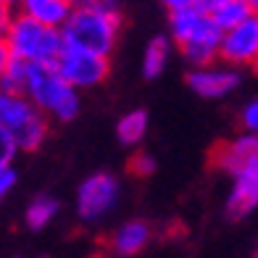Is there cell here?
<instances>
[{
	"mask_svg": "<svg viewBox=\"0 0 258 258\" xmlns=\"http://www.w3.org/2000/svg\"><path fill=\"white\" fill-rule=\"evenodd\" d=\"M124 27V16L116 0L108 3H74L72 16L61 27L66 45H77L92 53L108 55L113 53Z\"/></svg>",
	"mask_w": 258,
	"mask_h": 258,
	"instance_id": "cell-2",
	"label": "cell"
},
{
	"mask_svg": "<svg viewBox=\"0 0 258 258\" xmlns=\"http://www.w3.org/2000/svg\"><path fill=\"white\" fill-rule=\"evenodd\" d=\"M29 61L16 58L11 53H0V85L3 92H27Z\"/></svg>",
	"mask_w": 258,
	"mask_h": 258,
	"instance_id": "cell-14",
	"label": "cell"
},
{
	"mask_svg": "<svg viewBox=\"0 0 258 258\" xmlns=\"http://www.w3.org/2000/svg\"><path fill=\"white\" fill-rule=\"evenodd\" d=\"M255 258H258V255H255Z\"/></svg>",
	"mask_w": 258,
	"mask_h": 258,
	"instance_id": "cell-29",
	"label": "cell"
},
{
	"mask_svg": "<svg viewBox=\"0 0 258 258\" xmlns=\"http://www.w3.org/2000/svg\"><path fill=\"white\" fill-rule=\"evenodd\" d=\"M63 45L66 40L58 27H48L21 11H6L0 53H11L29 63H55Z\"/></svg>",
	"mask_w": 258,
	"mask_h": 258,
	"instance_id": "cell-3",
	"label": "cell"
},
{
	"mask_svg": "<svg viewBox=\"0 0 258 258\" xmlns=\"http://www.w3.org/2000/svg\"><path fill=\"white\" fill-rule=\"evenodd\" d=\"M40 258H50V255H40Z\"/></svg>",
	"mask_w": 258,
	"mask_h": 258,
	"instance_id": "cell-27",
	"label": "cell"
},
{
	"mask_svg": "<svg viewBox=\"0 0 258 258\" xmlns=\"http://www.w3.org/2000/svg\"><path fill=\"white\" fill-rule=\"evenodd\" d=\"M58 208H61V206H58V201H55V198H50V195L32 198L29 206H27V211H24V224H27V229H32V232L45 229V227H48L50 221L55 219Z\"/></svg>",
	"mask_w": 258,
	"mask_h": 258,
	"instance_id": "cell-16",
	"label": "cell"
},
{
	"mask_svg": "<svg viewBox=\"0 0 258 258\" xmlns=\"http://www.w3.org/2000/svg\"><path fill=\"white\" fill-rule=\"evenodd\" d=\"M27 95L55 121H72L79 116V90L66 82L55 63H29Z\"/></svg>",
	"mask_w": 258,
	"mask_h": 258,
	"instance_id": "cell-4",
	"label": "cell"
},
{
	"mask_svg": "<svg viewBox=\"0 0 258 258\" xmlns=\"http://www.w3.org/2000/svg\"><path fill=\"white\" fill-rule=\"evenodd\" d=\"M121 184L108 171H98L77 187V216L82 221H100L119 201Z\"/></svg>",
	"mask_w": 258,
	"mask_h": 258,
	"instance_id": "cell-7",
	"label": "cell"
},
{
	"mask_svg": "<svg viewBox=\"0 0 258 258\" xmlns=\"http://www.w3.org/2000/svg\"><path fill=\"white\" fill-rule=\"evenodd\" d=\"M19 150H21V145L14 137V132H8V129L0 126V163H11Z\"/></svg>",
	"mask_w": 258,
	"mask_h": 258,
	"instance_id": "cell-19",
	"label": "cell"
},
{
	"mask_svg": "<svg viewBox=\"0 0 258 258\" xmlns=\"http://www.w3.org/2000/svg\"><path fill=\"white\" fill-rule=\"evenodd\" d=\"M240 124H242V129H248V132H258V98H253L240 111Z\"/></svg>",
	"mask_w": 258,
	"mask_h": 258,
	"instance_id": "cell-20",
	"label": "cell"
},
{
	"mask_svg": "<svg viewBox=\"0 0 258 258\" xmlns=\"http://www.w3.org/2000/svg\"><path fill=\"white\" fill-rule=\"evenodd\" d=\"M145 135H148V113L140 108L124 113L119 119V124H116V137L126 148H137L145 140Z\"/></svg>",
	"mask_w": 258,
	"mask_h": 258,
	"instance_id": "cell-15",
	"label": "cell"
},
{
	"mask_svg": "<svg viewBox=\"0 0 258 258\" xmlns=\"http://www.w3.org/2000/svg\"><path fill=\"white\" fill-rule=\"evenodd\" d=\"M187 87H190L198 98L221 100L240 87V72H237V66H229L224 61L192 66L190 74H187Z\"/></svg>",
	"mask_w": 258,
	"mask_h": 258,
	"instance_id": "cell-8",
	"label": "cell"
},
{
	"mask_svg": "<svg viewBox=\"0 0 258 258\" xmlns=\"http://www.w3.org/2000/svg\"><path fill=\"white\" fill-rule=\"evenodd\" d=\"M169 11H177V8H190V6H203V0H161Z\"/></svg>",
	"mask_w": 258,
	"mask_h": 258,
	"instance_id": "cell-22",
	"label": "cell"
},
{
	"mask_svg": "<svg viewBox=\"0 0 258 258\" xmlns=\"http://www.w3.org/2000/svg\"><path fill=\"white\" fill-rule=\"evenodd\" d=\"M126 169H129V174L145 179V177H150V174L156 171V158L150 153H145V150H137V153H132V158L126 161Z\"/></svg>",
	"mask_w": 258,
	"mask_h": 258,
	"instance_id": "cell-18",
	"label": "cell"
},
{
	"mask_svg": "<svg viewBox=\"0 0 258 258\" xmlns=\"http://www.w3.org/2000/svg\"><path fill=\"white\" fill-rule=\"evenodd\" d=\"M171 34L169 37H153L148 45H145V53H143V66H140V72H143L145 79H156L166 72L169 66V58H171Z\"/></svg>",
	"mask_w": 258,
	"mask_h": 258,
	"instance_id": "cell-13",
	"label": "cell"
},
{
	"mask_svg": "<svg viewBox=\"0 0 258 258\" xmlns=\"http://www.w3.org/2000/svg\"><path fill=\"white\" fill-rule=\"evenodd\" d=\"M72 8L74 3H69V0H19V6L14 11H21V14L42 21V24L61 29L66 24V19L72 16Z\"/></svg>",
	"mask_w": 258,
	"mask_h": 258,
	"instance_id": "cell-12",
	"label": "cell"
},
{
	"mask_svg": "<svg viewBox=\"0 0 258 258\" xmlns=\"http://www.w3.org/2000/svg\"><path fill=\"white\" fill-rule=\"evenodd\" d=\"M208 14H211V19H214L221 29L227 32V29L237 27L240 21L248 19L253 14V8L248 6V0H221V3L208 8Z\"/></svg>",
	"mask_w": 258,
	"mask_h": 258,
	"instance_id": "cell-17",
	"label": "cell"
},
{
	"mask_svg": "<svg viewBox=\"0 0 258 258\" xmlns=\"http://www.w3.org/2000/svg\"><path fill=\"white\" fill-rule=\"evenodd\" d=\"M216 3H221V0H203V6H206V8H211V6H216Z\"/></svg>",
	"mask_w": 258,
	"mask_h": 258,
	"instance_id": "cell-25",
	"label": "cell"
},
{
	"mask_svg": "<svg viewBox=\"0 0 258 258\" xmlns=\"http://www.w3.org/2000/svg\"><path fill=\"white\" fill-rule=\"evenodd\" d=\"M0 126L14 132L21 150H37L48 140V113L27 92L0 95Z\"/></svg>",
	"mask_w": 258,
	"mask_h": 258,
	"instance_id": "cell-5",
	"label": "cell"
},
{
	"mask_svg": "<svg viewBox=\"0 0 258 258\" xmlns=\"http://www.w3.org/2000/svg\"><path fill=\"white\" fill-rule=\"evenodd\" d=\"M74 3H108V0H74Z\"/></svg>",
	"mask_w": 258,
	"mask_h": 258,
	"instance_id": "cell-24",
	"label": "cell"
},
{
	"mask_svg": "<svg viewBox=\"0 0 258 258\" xmlns=\"http://www.w3.org/2000/svg\"><path fill=\"white\" fill-rule=\"evenodd\" d=\"M221 61L229 66H258V14L232 27L221 37Z\"/></svg>",
	"mask_w": 258,
	"mask_h": 258,
	"instance_id": "cell-9",
	"label": "cell"
},
{
	"mask_svg": "<svg viewBox=\"0 0 258 258\" xmlns=\"http://www.w3.org/2000/svg\"><path fill=\"white\" fill-rule=\"evenodd\" d=\"M55 66H58V72L63 74V79L72 82L77 90L98 87L111 74L108 55L77 48V45H63V50H61V55H58Z\"/></svg>",
	"mask_w": 258,
	"mask_h": 258,
	"instance_id": "cell-6",
	"label": "cell"
},
{
	"mask_svg": "<svg viewBox=\"0 0 258 258\" xmlns=\"http://www.w3.org/2000/svg\"><path fill=\"white\" fill-rule=\"evenodd\" d=\"M69 3H74V0H69Z\"/></svg>",
	"mask_w": 258,
	"mask_h": 258,
	"instance_id": "cell-28",
	"label": "cell"
},
{
	"mask_svg": "<svg viewBox=\"0 0 258 258\" xmlns=\"http://www.w3.org/2000/svg\"><path fill=\"white\" fill-rule=\"evenodd\" d=\"M150 237H153L150 224H145L143 219H132V221H124V224L116 227V232L108 240V248H111V253L121 255V258H132L148 248Z\"/></svg>",
	"mask_w": 258,
	"mask_h": 258,
	"instance_id": "cell-11",
	"label": "cell"
},
{
	"mask_svg": "<svg viewBox=\"0 0 258 258\" xmlns=\"http://www.w3.org/2000/svg\"><path fill=\"white\" fill-rule=\"evenodd\" d=\"M16 182H19L16 169L11 163H0V195H8L16 187Z\"/></svg>",
	"mask_w": 258,
	"mask_h": 258,
	"instance_id": "cell-21",
	"label": "cell"
},
{
	"mask_svg": "<svg viewBox=\"0 0 258 258\" xmlns=\"http://www.w3.org/2000/svg\"><path fill=\"white\" fill-rule=\"evenodd\" d=\"M248 6H250V8L255 11V14H258V0H248Z\"/></svg>",
	"mask_w": 258,
	"mask_h": 258,
	"instance_id": "cell-26",
	"label": "cell"
},
{
	"mask_svg": "<svg viewBox=\"0 0 258 258\" xmlns=\"http://www.w3.org/2000/svg\"><path fill=\"white\" fill-rule=\"evenodd\" d=\"M214 166L232 179L227 195L229 219H245L258 206V132L229 137L214 148Z\"/></svg>",
	"mask_w": 258,
	"mask_h": 258,
	"instance_id": "cell-1",
	"label": "cell"
},
{
	"mask_svg": "<svg viewBox=\"0 0 258 258\" xmlns=\"http://www.w3.org/2000/svg\"><path fill=\"white\" fill-rule=\"evenodd\" d=\"M0 6H3V11H14L19 6V0H0Z\"/></svg>",
	"mask_w": 258,
	"mask_h": 258,
	"instance_id": "cell-23",
	"label": "cell"
},
{
	"mask_svg": "<svg viewBox=\"0 0 258 258\" xmlns=\"http://www.w3.org/2000/svg\"><path fill=\"white\" fill-rule=\"evenodd\" d=\"M221 37H224V29L211 19V14H206V19L187 34L177 48L190 66H206V63L221 61Z\"/></svg>",
	"mask_w": 258,
	"mask_h": 258,
	"instance_id": "cell-10",
	"label": "cell"
}]
</instances>
